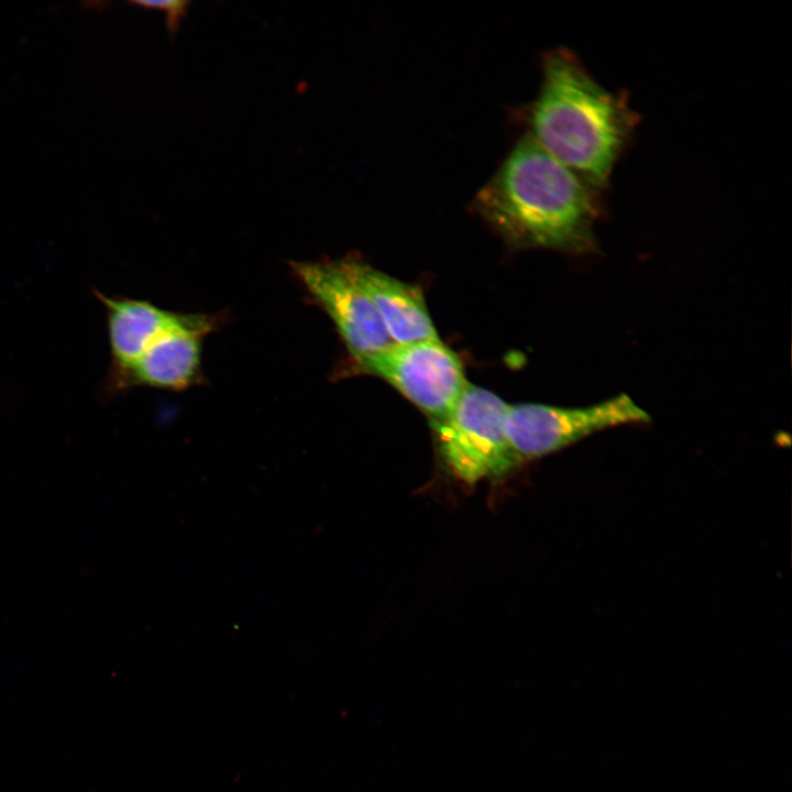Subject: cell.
I'll use <instances>...</instances> for the list:
<instances>
[{"label":"cell","instance_id":"cell-1","mask_svg":"<svg viewBox=\"0 0 792 792\" xmlns=\"http://www.w3.org/2000/svg\"><path fill=\"white\" fill-rule=\"evenodd\" d=\"M598 194L525 134L473 208L512 246L586 254L597 249Z\"/></svg>","mask_w":792,"mask_h":792},{"label":"cell","instance_id":"cell-3","mask_svg":"<svg viewBox=\"0 0 792 792\" xmlns=\"http://www.w3.org/2000/svg\"><path fill=\"white\" fill-rule=\"evenodd\" d=\"M507 405L493 392L470 383L454 408L431 424L440 457L458 480L476 484L520 465L505 432Z\"/></svg>","mask_w":792,"mask_h":792},{"label":"cell","instance_id":"cell-6","mask_svg":"<svg viewBox=\"0 0 792 792\" xmlns=\"http://www.w3.org/2000/svg\"><path fill=\"white\" fill-rule=\"evenodd\" d=\"M290 268L309 299L333 322L354 365L394 344L348 257L290 262Z\"/></svg>","mask_w":792,"mask_h":792},{"label":"cell","instance_id":"cell-7","mask_svg":"<svg viewBox=\"0 0 792 792\" xmlns=\"http://www.w3.org/2000/svg\"><path fill=\"white\" fill-rule=\"evenodd\" d=\"M219 326V317L188 314L178 327L152 343L120 377L108 384L111 389L132 386L183 391L202 378V340Z\"/></svg>","mask_w":792,"mask_h":792},{"label":"cell","instance_id":"cell-10","mask_svg":"<svg viewBox=\"0 0 792 792\" xmlns=\"http://www.w3.org/2000/svg\"><path fill=\"white\" fill-rule=\"evenodd\" d=\"M135 3L150 9L163 10L167 16L168 30L175 32L180 19L186 13L188 1H136Z\"/></svg>","mask_w":792,"mask_h":792},{"label":"cell","instance_id":"cell-5","mask_svg":"<svg viewBox=\"0 0 792 792\" xmlns=\"http://www.w3.org/2000/svg\"><path fill=\"white\" fill-rule=\"evenodd\" d=\"M354 367L388 383L431 424L454 408L470 384L462 362L440 338L392 344Z\"/></svg>","mask_w":792,"mask_h":792},{"label":"cell","instance_id":"cell-2","mask_svg":"<svg viewBox=\"0 0 792 792\" xmlns=\"http://www.w3.org/2000/svg\"><path fill=\"white\" fill-rule=\"evenodd\" d=\"M637 120L626 97L603 87L572 52L544 54L527 134L596 191L608 185Z\"/></svg>","mask_w":792,"mask_h":792},{"label":"cell","instance_id":"cell-4","mask_svg":"<svg viewBox=\"0 0 792 792\" xmlns=\"http://www.w3.org/2000/svg\"><path fill=\"white\" fill-rule=\"evenodd\" d=\"M649 421V414L622 394L585 407L508 404L504 426L510 448L521 464L603 429Z\"/></svg>","mask_w":792,"mask_h":792},{"label":"cell","instance_id":"cell-8","mask_svg":"<svg viewBox=\"0 0 792 792\" xmlns=\"http://www.w3.org/2000/svg\"><path fill=\"white\" fill-rule=\"evenodd\" d=\"M107 314L111 369L108 384L124 374L161 336L182 324L188 314L160 308L147 300L111 297L95 290Z\"/></svg>","mask_w":792,"mask_h":792},{"label":"cell","instance_id":"cell-9","mask_svg":"<svg viewBox=\"0 0 792 792\" xmlns=\"http://www.w3.org/2000/svg\"><path fill=\"white\" fill-rule=\"evenodd\" d=\"M394 344L439 339L421 289L372 265L348 257Z\"/></svg>","mask_w":792,"mask_h":792}]
</instances>
